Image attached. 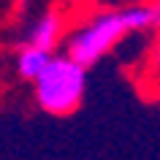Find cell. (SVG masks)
<instances>
[{
  "label": "cell",
  "instance_id": "cell-4",
  "mask_svg": "<svg viewBox=\"0 0 160 160\" xmlns=\"http://www.w3.org/2000/svg\"><path fill=\"white\" fill-rule=\"evenodd\" d=\"M49 60H52L49 52L35 49V46H27V49L19 52V57H17V68H19V73L25 76V79L35 82V79L43 73V68L49 65Z\"/></svg>",
  "mask_w": 160,
  "mask_h": 160
},
{
  "label": "cell",
  "instance_id": "cell-3",
  "mask_svg": "<svg viewBox=\"0 0 160 160\" xmlns=\"http://www.w3.org/2000/svg\"><path fill=\"white\" fill-rule=\"evenodd\" d=\"M60 30H62V19H60V14H57V11H49V14H43V17L35 22L27 46H35V49H43V52H49V54H52V49H54L57 41H60Z\"/></svg>",
  "mask_w": 160,
  "mask_h": 160
},
{
  "label": "cell",
  "instance_id": "cell-5",
  "mask_svg": "<svg viewBox=\"0 0 160 160\" xmlns=\"http://www.w3.org/2000/svg\"><path fill=\"white\" fill-rule=\"evenodd\" d=\"M155 65H158V71H160V41H158V49H155Z\"/></svg>",
  "mask_w": 160,
  "mask_h": 160
},
{
  "label": "cell",
  "instance_id": "cell-2",
  "mask_svg": "<svg viewBox=\"0 0 160 160\" xmlns=\"http://www.w3.org/2000/svg\"><path fill=\"white\" fill-rule=\"evenodd\" d=\"M128 33H130V27H128L125 11L98 14L68 38V57L82 68H90L103 54H109Z\"/></svg>",
  "mask_w": 160,
  "mask_h": 160
},
{
  "label": "cell",
  "instance_id": "cell-1",
  "mask_svg": "<svg viewBox=\"0 0 160 160\" xmlns=\"http://www.w3.org/2000/svg\"><path fill=\"white\" fill-rule=\"evenodd\" d=\"M87 90V68L68 57H52L43 73L35 79V101L46 114L68 117L73 114Z\"/></svg>",
  "mask_w": 160,
  "mask_h": 160
}]
</instances>
